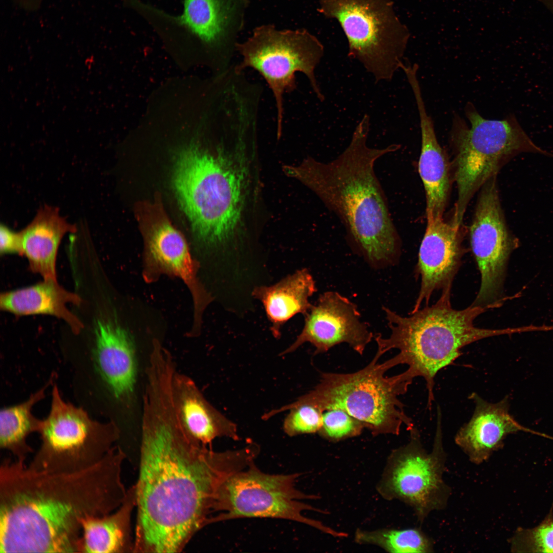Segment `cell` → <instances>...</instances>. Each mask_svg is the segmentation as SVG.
<instances>
[{
	"label": "cell",
	"mask_w": 553,
	"mask_h": 553,
	"mask_svg": "<svg viewBox=\"0 0 553 553\" xmlns=\"http://www.w3.org/2000/svg\"><path fill=\"white\" fill-rule=\"evenodd\" d=\"M38 433L41 444L31 468L49 472H72L100 461L120 435L113 421L91 419L82 408L66 402L54 384L50 412Z\"/></svg>",
	"instance_id": "cell-11"
},
{
	"label": "cell",
	"mask_w": 553,
	"mask_h": 553,
	"mask_svg": "<svg viewBox=\"0 0 553 553\" xmlns=\"http://www.w3.org/2000/svg\"><path fill=\"white\" fill-rule=\"evenodd\" d=\"M369 121L365 115L349 144L336 159L323 162L308 156L299 164L284 165L283 171L310 189L339 218L353 245L378 266L397 260L400 241L374 165L399 146L368 147Z\"/></svg>",
	"instance_id": "cell-4"
},
{
	"label": "cell",
	"mask_w": 553,
	"mask_h": 553,
	"mask_svg": "<svg viewBox=\"0 0 553 553\" xmlns=\"http://www.w3.org/2000/svg\"><path fill=\"white\" fill-rule=\"evenodd\" d=\"M142 406L133 552H179L210 524L222 484L254 462L260 447L249 442L216 452L193 438L179 420L168 385L148 387Z\"/></svg>",
	"instance_id": "cell-1"
},
{
	"label": "cell",
	"mask_w": 553,
	"mask_h": 553,
	"mask_svg": "<svg viewBox=\"0 0 553 553\" xmlns=\"http://www.w3.org/2000/svg\"><path fill=\"white\" fill-rule=\"evenodd\" d=\"M496 176L479 190L470 232L471 249L481 276L479 290L471 305L490 309L499 306L503 300L506 264L516 246L504 220Z\"/></svg>",
	"instance_id": "cell-13"
},
{
	"label": "cell",
	"mask_w": 553,
	"mask_h": 553,
	"mask_svg": "<svg viewBox=\"0 0 553 553\" xmlns=\"http://www.w3.org/2000/svg\"><path fill=\"white\" fill-rule=\"evenodd\" d=\"M284 419L283 428L286 435L292 437L318 433L323 423V414L317 408L303 404L290 408Z\"/></svg>",
	"instance_id": "cell-30"
},
{
	"label": "cell",
	"mask_w": 553,
	"mask_h": 553,
	"mask_svg": "<svg viewBox=\"0 0 553 553\" xmlns=\"http://www.w3.org/2000/svg\"><path fill=\"white\" fill-rule=\"evenodd\" d=\"M452 287L442 290L437 301L431 306L402 316L383 307L390 336L374 335L381 357L397 349L398 353L385 361L390 369L406 364L414 377H422L426 382L429 408L434 400V379L437 373L453 364L462 354L461 349L474 342L494 336L516 332L515 329H491L476 327L475 320L490 308L471 305L461 310L453 308Z\"/></svg>",
	"instance_id": "cell-5"
},
{
	"label": "cell",
	"mask_w": 553,
	"mask_h": 553,
	"mask_svg": "<svg viewBox=\"0 0 553 553\" xmlns=\"http://www.w3.org/2000/svg\"><path fill=\"white\" fill-rule=\"evenodd\" d=\"M172 391L179 420L193 438L205 445L220 437L239 439L237 425L206 400L190 377L176 371Z\"/></svg>",
	"instance_id": "cell-21"
},
{
	"label": "cell",
	"mask_w": 553,
	"mask_h": 553,
	"mask_svg": "<svg viewBox=\"0 0 553 553\" xmlns=\"http://www.w3.org/2000/svg\"><path fill=\"white\" fill-rule=\"evenodd\" d=\"M248 3V0H184L180 15L168 19L177 32L204 48L220 73L232 65L237 35Z\"/></svg>",
	"instance_id": "cell-14"
},
{
	"label": "cell",
	"mask_w": 553,
	"mask_h": 553,
	"mask_svg": "<svg viewBox=\"0 0 553 553\" xmlns=\"http://www.w3.org/2000/svg\"><path fill=\"white\" fill-rule=\"evenodd\" d=\"M0 253L1 254L18 253L22 255L20 231L16 232L5 224L1 225Z\"/></svg>",
	"instance_id": "cell-31"
},
{
	"label": "cell",
	"mask_w": 553,
	"mask_h": 553,
	"mask_svg": "<svg viewBox=\"0 0 553 553\" xmlns=\"http://www.w3.org/2000/svg\"><path fill=\"white\" fill-rule=\"evenodd\" d=\"M365 428L363 424L346 412L338 409L325 411L323 423L318 433L331 441L357 436Z\"/></svg>",
	"instance_id": "cell-29"
},
{
	"label": "cell",
	"mask_w": 553,
	"mask_h": 553,
	"mask_svg": "<svg viewBox=\"0 0 553 553\" xmlns=\"http://www.w3.org/2000/svg\"><path fill=\"white\" fill-rule=\"evenodd\" d=\"M94 359L111 394L125 404L133 399L138 364L131 333L115 320H98L95 325Z\"/></svg>",
	"instance_id": "cell-17"
},
{
	"label": "cell",
	"mask_w": 553,
	"mask_h": 553,
	"mask_svg": "<svg viewBox=\"0 0 553 553\" xmlns=\"http://www.w3.org/2000/svg\"><path fill=\"white\" fill-rule=\"evenodd\" d=\"M300 474H269L251 463L228 477L219 488L213 506L210 524L242 518H271L292 520L314 527L336 538L348 534L306 517L303 512H327L302 501L316 499L318 495L299 490L296 483Z\"/></svg>",
	"instance_id": "cell-9"
},
{
	"label": "cell",
	"mask_w": 553,
	"mask_h": 553,
	"mask_svg": "<svg viewBox=\"0 0 553 553\" xmlns=\"http://www.w3.org/2000/svg\"><path fill=\"white\" fill-rule=\"evenodd\" d=\"M553 13V0H539Z\"/></svg>",
	"instance_id": "cell-32"
},
{
	"label": "cell",
	"mask_w": 553,
	"mask_h": 553,
	"mask_svg": "<svg viewBox=\"0 0 553 553\" xmlns=\"http://www.w3.org/2000/svg\"><path fill=\"white\" fill-rule=\"evenodd\" d=\"M125 454L114 446L98 463L72 472L34 470L6 458L0 467V553L81 552L84 523L124 500Z\"/></svg>",
	"instance_id": "cell-3"
},
{
	"label": "cell",
	"mask_w": 553,
	"mask_h": 553,
	"mask_svg": "<svg viewBox=\"0 0 553 553\" xmlns=\"http://www.w3.org/2000/svg\"><path fill=\"white\" fill-rule=\"evenodd\" d=\"M139 217L152 262L160 269L182 279L198 294L195 267L186 241L171 222L161 204H144Z\"/></svg>",
	"instance_id": "cell-19"
},
{
	"label": "cell",
	"mask_w": 553,
	"mask_h": 553,
	"mask_svg": "<svg viewBox=\"0 0 553 553\" xmlns=\"http://www.w3.org/2000/svg\"><path fill=\"white\" fill-rule=\"evenodd\" d=\"M354 540L358 544L376 545L390 552L429 553L434 552V549L433 540L418 527L373 530L357 529Z\"/></svg>",
	"instance_id": "cell-27"
},
{
	"label": "cell",
	"mask_w": 553,
	"mask_h": 553,
	"mask_svg": "<svg viewBox=\"0 0 553 553\" xmlns=\"http://www.w3.org/2000/svg\"><path fill=\"white\" fill-rule=\"evenodd\" d=\"M55 207L44 205L33 220L20 231L22 255L28 259L30 269L44 279L56 280L55 263L58 248L63 236L77 231Z\"/></svg>",
	"instance_id": "cell-22"
},
{
	"label": "cell",
	"mask_w": 553,
	"mask_h": 553,
	"mask_svg": "<svg viewBox=\"0 0 553 553\" xmlns=\"http://www.w3.org/2000/svg\"><path fill=\"white\" fill-rule=\"evenodd\" d=\"M375 355L365 368L351 373H322L320 382L295 401L280 408V412L303 404L322 412L338 409L346 412L368 429L373 436L398 435L402 425L414 426L398 396L405 394L414 378L407 371L385 376L389 368Z\"/></svg>",
	"instance_id": "cell-6"
},
{
	"label": "cell",
	"mask_w": 553,
	"mask_h": 553,
	"mask_svg": "<svg viewBox=\"0 0 553 553\" xmlns=\"http://www.w3.org/2000/svg\"><path fill=\"white\" fill-rule=\"evenodd\" d=\"M410 84L417 104L421 129L418 172L426 194L427 221L443 218L448 202L451 179L447 157L439 143L434 124L427 111L419 81Z\"/></svg>",
	"instance_id": "cell-20"
},
{
	"label": "cell",
	"mask_w": 553,
	"mask_h": 553,
	"mask_svg": "<svg viewBox=\"0 0 553 553\" xmlns=\"http://www.w3.org/2000/svg\"><path fill=\"white\" fill-rule=\"evenodd\" d=\"M469 398L474 403V413L458 431L455 442L474 464L487 461L495 451L503 447L509 434L523 431L553 439L518 423L509 412L508 396L496 403L486 401L476 393H472Z\"/></svg>",
	"instance_id": "cell-18"
},
{
	"label": "cell",
	"mask_w": 553,
	"mask_h": 553,
	"mask_svg": "<svg viewBox=\"0 0 553 553\" xmlns=\"http://www.w3.org/2000/svg\"><path fill=\"white\" fill-rule=\"evenodd\" d=\"M236 51L242 60L236 68L240 71L248 68L257 71L272 91L276 111L278 140L283 133L284 95L296 89V73L304 74L317 97L324 100L314 71L324 55V48L308 30H278L273 25H262L254 29L246 41L237 42Z\"/></svg>",
	"instance_id": "cell-8"
},
{
	"label": "cell",
	"mask_w": 553,
	"mask_h": 553,
	"mask_svg": "<svg viewBox=\"0 0 553 553\" xmlns=\"http://www.w3.org/2000/svg\"><path fill=\"white\" fill-rule=\"evenodd\" d=\"M318 12L336 19L357 59L376 82L391 80L402 61L407 33L391 0H318Z\"/></svg>",
	"instance_id": "cell-10"
},
{
	"label": "cell",
	"mask_w": 553,
	"mask_h": 553,
	"mask_svg": "<svg viewBox=\"0 0 553 553\" xmlns=\"http://www.w3.org/2000/svg\"><path fill=\"white\" fill-rule=\"evenodd\" d=\"M469 124L457 114L453 118L450 141L454 158L457 197L452 222L460 227L474 195L502 165L521 152L549 155L536 145L514 114L501 120L484 118L472 102L464 108Z\"/></svg>",
	"instance_id": "cell-7"
},
{
	"label": "cell",
	"mask_w": 553,
	"mask_h": 553,
	"mask_svg": "<svg viewBox=\"0 0 553 553\" xmlns=\"http://www.w3.org/2000/svg\"><path fill=\"white\" fill-rule=\"evenodd\" d=\"M459 228L443 218L427 221L415 267L420 287L410 313L428 305L436 291L452 287L464 253Z\"/></svg>",
	"instance_id": "cell-16"
},
{
	"label": "cell",
	"mask_w": 553,
	"mask_h": 553,
	"mask_svg": "<svg viewBox=\"0 0 553 553\" xmlns=\"http://www.w3.org/2000/svg\"><path fill=\"white\" fill-rule=\"evenodd\" d=\"M316 291L312 275L307 269L302 268L273 285L255 287L252 295L262 303L271 332L279 338L288 321L299 313L305 315L310 310L313 305L309 299Z\"/></svg>",
	"instance_id": "cell-23"
},
{
	"label": "cell",
	"mask_w": 553,
	"mask_h": 553,
	"mask_svg": "<svg viewBox=\"0 0 553 553\" xmlns=\"http://www.w3.org/2000/svg\"><path fill=\"white\" fill-rule=\"evenodd\" d=\"M511 542L513 552H553L552 512L537 526L519 529Z\"/></svg>",
	"instance_id": "cell-28"
},
{
	"label": "cell",
	"mask_w": 553,
	"mask_h": 553,
	"mask_svg": "<svg viewBox=\"0 0 553 553\" xmlns=\"http://www.w3.org/2000/svg\"><path fill=\"white\" fill-rule=\"evenodd\" d=\"M258 125L243 117L210 126L205 140L178 155L173 185L198 239L235 251L259 240L267 209L259 155Z\"/></svg>",
	"instance_id": "cell-2"
},
{
	"label": "cell",
	"mask_w": 553,
	"mask_h": 553,
	"mask_svg": "<svg viewBox=\"0 0 553 553\" xmlns=\"http://www.w3.org/2000/svg\"><path fill=\"white\" fill-rule=\"evenodd\" d=\"M360 317L356 305L349 299L336 291L325 292L305 315L303 328L295 341L281 355L292 353L307 342L315 347V354L345 343L361 355L374 335Z\"/></svg>",
	"instance_id": "cell-15"
},
{
	"label": "cell",
	"mask_w": 553,
	"mask_h": 553,
	"mask_svg": "<svg viewBox=\"0 0 553 553\" xmlns=\"http://www.w3.org/2000/svg\"><path fill=\"white\" fill-rule=\"evenodd\" d=\"M81 303L79 295L67 291L53 279H44L32 286L4 292L0 297V307L4 311L17 315L55 316L65 321L75 334L81 331L83 324L66 305H79Z\"/></svg>",
	"instance_id": "cell-24"
},
{
	"label": "cell",
	"mask_w": 553,
	"mask_h": 553,
	"mask_svg": "<svg viewBox=\"0 0 553 553\" xmlns=\"http://www.w3.org/2000/svg\"><path fill=\"white\" fill-rule=\"evenodd\" d=\"M136 506L135 485L129 488L121 505L107 515L93 517L83 524L81 552H133L131 518Z\"/></svg>",
	"instance_id": "cell-25"
},
{
	"label": "cell",
	"mask_w": 553,
	"mask_h": 553,
	"mask_svg": "<svg viewBox=\"0 0 553 553\" xmlns=\"http://www.w3.org/2000/svg\"><path fill=\"white\" fill-rule=\"evenodd\" d=\"M409 431V442L390 454L377 490L386 500L397 499L410 506L422 523L433 511L446 507L451 494L443 478L446 454L439 407L431 452L424 448L416 427Z\"/></svg>",
	"instance_id": "cell-12"
},
{
	"label": "cell",
	"mask_w": 553,
	"mask_h": 553,
	"mask_svg": "<svg viewBox=\"0 0 553 553\" xmlns=\"http://www.w3.org/2000/svg\"><path fill=\"white\" fill-rule=\"evenodd\" d=\"M55 375L41 389L32 394L25 401L12 406L5 407L0 413V446L9 451L16 460L25 461L32 449L27 443L29 435L38 433L42 420L37 419L32 413L34 405L45 396L47 388L52 384Z\"/></svg>",
	"instance_id": "cell-26"
}]
</instances>
